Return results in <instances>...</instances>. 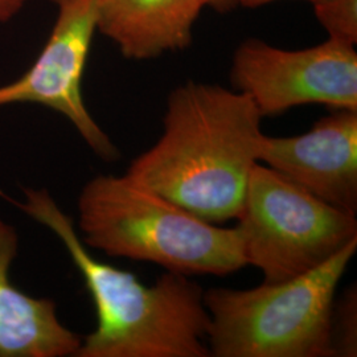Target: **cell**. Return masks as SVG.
<instances>
[{"label": "cell", "mask_w": 357, "mask_h": 357, "mask_svg": "<svg viewBox=\"0 0 357 357\" xmlns=\"http://www.w3.org/2000/svg\"><path fill=\"white\" fill-rule=\"evenodd\" d=\"M261 121L246 94L188 81L168 97L160 138L126 174L208 222L237 220L259 163Z\"/></svg>", "instance_id": "cell-1"}, {"label": "cell", "mask_w": 357, "mask_h": 357, "mask_svg": "<svg viewBox=\"0 0 357 357\" xmlns=\"http://www.w3.org/2000/svg\"><path fill=\"white\" fill-rule=\"evenodd\" d=\"M24 202L0 191L10 204L51 229L81 273L94 303L97 327L76 357H206L209 314L204 289L188 275L167 271L155 284L101 262L81 241L72 218L45 190L23 188Z\"/></svg>", "instance_id": "cell-2"}, {"label": "cell", "mask_w": 357, "mask_h": 357, "mask_svg": "<svg viewBox=\"0 0 357 357\" xmlns=\"http://www.w3.org/2000/svg\"><path fill=\"white\" fill-rule=\"evenodd\" d=\"M81 241L105 255L153 262L184 275L245 268L237 227L208 222L128 174L98 175L78 197Z\"/></svg>", "instance_id": "cell-3"}, {"label": "cell", "mask_w": 357, "mask_h": 357, "mask_svg": "<svg viewBox=\"0 0 357 357\" xmlns=\"http://www.w3.org/2000/svg\"><path fill=\"white\" fill-rule=\"evenodd\" d=\"M357 240L293 280L204 291L206 343L215 357H333L332 310Z\"/></svg>", "instance_id": "cell-4"}, {"label": "cell", "mask_w": 357, "mask_h": 357, "mask_svg": "<svg viewBox=\"0 0 357 357\" xmlns=\"http://www.w3.org/2000/svg\"><path fill=\"white\" fill-rule=\"evenodd\" d=\"M237 220L245 264L266 283L311 271L357 240L356 216L262 163L252 169Z\"/></svg>", "instance_id": "cell-5"}, {"label": "cell", "mask_w": 357, "mask_h": 357, "mask_svg": "<svg viewBox=\"0 0 357 357\" xmlns=\"http://www.w3.org/2000/svg\"><path fill=\"white\" fill-rule=\"evenodd\" d=\"M230 81L234 90L252 100L262 118L307 103L357 110L355 47L332 38L301 51L249 38L234 52Z\"/></svg>", "instance_id": "cell-6"}, {"label": "cell", "mask_w": 357, "mask_h": 357, "mask_svg": "<svg viewBox=\"0 0 357 357\" xmlns=\"http://www.w3.org/2000/svg\"><path fill=\"white\" fill-rule=\"evenodd\" d=\"M59 8L51 36L26 73L0 86V107L38 103L66 116L90 149L106 162L119 151L90 115L82 97V77L97 31L96 0H53Z\"/></svg>", "instance_id": "cell-7"}, {"label": "cell", "mask_w": 357, "mask_h": 357, "mask_svg": "<svg viewBox=\"0 0 357 357\" xmlns=\"http://www.w3.org/2000/svg\"><path fill=\"white\" fill-rule=\"evenodd\" d=\"M258 162L343 212L357 215V110H333L296 137L262 134Z\"/></svg>", "instance_id": "cell-8"}, {"label": "cell", "mask_w": 357, "mask_h": 357, "mask_svg": "<svg viewBox=\"0 0 357 357\" xmlns=\"http://www.w3.org/2000/svg\"><path fill=\"white\" fill-rule=\"evenodd\" d=\"M17 246L16 230L0 216V357L76 356L82 339L60 321L56 302L11 281Z\"/></svg>", "instance_id": "cell-9"}, {"label": "cell", "mask_w": 357, "mask_h": 357, "mask_svg": "<svg viewBox=\"0 0 357 357\" xmlns=\"http://www.w3.org/2000/svg\"><path fill=\"white\" fill-rule=\"evenodd\" d=\"M97 29L130 60L181 51L192 41L204 0H96Z\"/></svg>", "instance_id": "cell-10"}, {"label": "cell", "mask_w": 357, "mask_h": 357, "mask_svg": "<svg viewBox=\"0 0 357 357\" xmlns=\"http://www.w3.org/2000/svg\"><path fill=\"white\" fill-rule=\"evenodd\" d=\"M311 4L330 38L356 45L357 0H314Z\"/></svg>", "instance_id": "cell-11"}, {"label": "cell", "mask_w": 357, "mask_h": 357, "mask_svg": "<svg viewBox=\"0 0 357 357\" xmlns=\"http://www.w3.org/2000/svg\"><path fill=\"white\" fill-rule=\"evenodd\" d=\"M332 347L335 356H357V289L351 286L332 310Z\"/></svg>", "instance_id": "cell-12"}, {"label": "cell", "mask_w": 357, "mask_h": 357, "mask_svg": "<svg viewBox=\"0 0 357 357\" xmlns=\"http://www.w3.org/2000/svg\"><path fill=\"white\" fill-rule=\"evenodd\" d=\"M29 0H0V23L7 22L19 13Z\"/></svg>", "instance_id": "cell-13"}, {"label": "cell", "mask_w": 357, "mask_h": 357, "mask_svg": "<svg viewBox=\"0 0 357 357\" xmlns=\"http://www.w3.org/2000/svg\"><path fill=\"white\" fill-rule=\"evenodd\" d=\"M205 6L213 8L217 13H229L240 6V0H204Z\"/></svg>", "instance_id": "cell-14"}, {"label": "cell", "mask_w": 357, "mask_h": 357, "mask_svg": "<svg viewBox=\"0 0 357 357\" xmlns=\"http://www.w3.org/2000/svg\"><path fill=\"white\" fill-rule=\"evenodd\" d=\"M273 1H278V0H240V6L248 7V8H257V7H262V6L270 4ZM306 1L312 3L314 0H306Z\"/></svg>", "instance_id": "cell-15"}]
</instances>
